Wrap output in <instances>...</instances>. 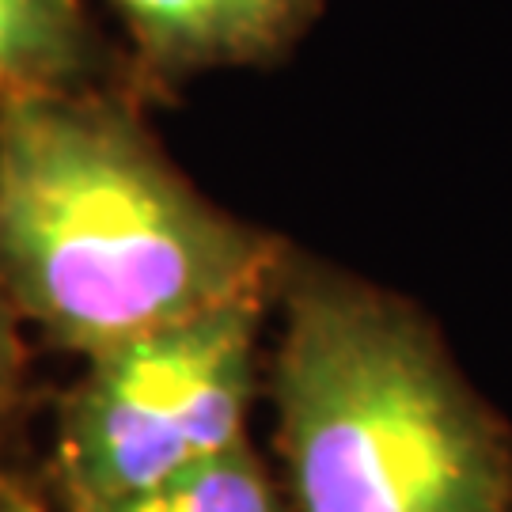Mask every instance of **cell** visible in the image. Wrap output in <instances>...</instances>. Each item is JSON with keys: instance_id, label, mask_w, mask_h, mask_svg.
I'll list each match as a JSON object with an SVG mask.
<instances>
[{"instance_id": "8", "label": "cell", "mask_w": 512, "mask_h": 512, "mask_svg": "<svg viewBox=\"0 0 512 512\" xmlns=\"http://www.w3.org/2000/svg\"><path fill=\"white\" fill-rule=\"evenodd\" d=\"M0 512H46V509H42V501L27 494L23 486L0 478Z\"/></svg>"}, {"instance_id": "1", "label": "cell", "mask_w": 512, "mask_h": 512, "mask_svg": "<svg viewBox=\"0 0 512 512\" xmlns=\"http://www.w3.org/2000/svg\"><path fill=\"white\" fill-rule=\"evenodd\" d=\"M274 243L186 183L126 107L38 92L0 107V289L95 357L266 293Z\"/></svg>"}, {"instance_id": "4", "label": "cell", "mask_w": 512, "mask_h": 512, "mask_svg": "<svg viewBox=\"0 0 512 512\" xmlns=\"http://www.w3.org/2000/svg\"><path fill=\"white\" fill-rule=\"evenodd\" d=\"M148 73L179 80L205 69L281 57L323 0H110Z\"/></svg>"}, {"instance_id": "7", "label": "cell", "mask_w": 512, "mask_h": 512, "mask_svg": "<svg viewBox=\"0 0 512 512\" xmlns=\"http://www.w3.org/2000/svg\"><path fill=\"white\" fill-rule=\"evenodd\" d=\"M16 308L0 289V421L8 418V410L16 403L19 391V372H23V346H19L16 330Z\"/></svg>"}, {"instance_id": "6", "label": "cell", "mask_w": 512, "mask_h": 512, "mask_svg": "<svg viewBox=\"0 0 512 512\" xmlns=\"http://www.w3.org/2000/svg\"><path fill=\"white\" fill-rule=\"evenodd\" d=\"M92 512H281V497L255 448L243 440L190 471Z\"/></svg>"}, {"instance_id": "5", "label": "cell", "mask_w": 512, "mask_h": 512, "mask_svg": "<svg viewBox=\"0 0 512 512\" xmlns=\"http://www.w3.org/2000/svg\"><path fill=\"white\" fill-rule=\"evenodd\" d=\"M99 61L84 0H0V107L88 88Z\"/></svg>"}, {"instance_id": "2", "label": "cell", "mask_w": 512, "mask_h": 512, "mask_svg": "<svg viewBox=\"0 0 512 512\" xmlns=\"http://www.w3.org/2000/svg\"><path fill=\"white\" fill-rule=\"evenodd\" d=\"M285 281L274 403L296 512H512V429L418 311L319 266Z\"/></svg>"}, {"instance_id": "3", "label": "cell", "mask_w": 512, "mask_h": 512, "mask_svg": "<svg viewBox=\"0 0 512 512\" xmlns=\"http://www.w3.org/2000/svg\"><path fill=\"white\" fill-rule=\"evenodd\" d=\"M266 293L88 357L57 429L65 512L148 490L247 440Z\"/></svg>"}]
</instances>
